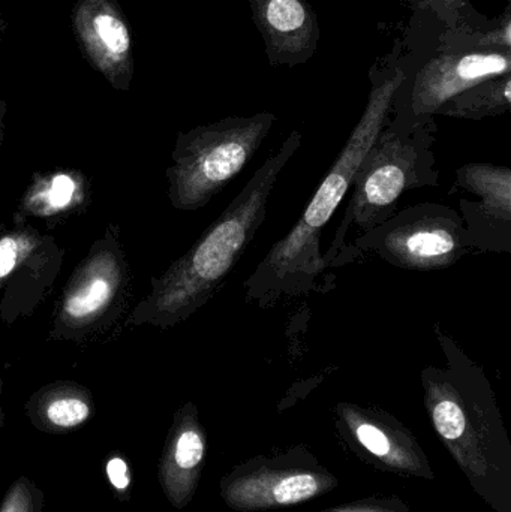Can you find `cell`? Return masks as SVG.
<instances>
[{
    "label": "cell",
    "instance_id": "1",
    "mask_svg": "<svg viewBox=\"0 0 511 512\" xmlns=\"http://www.w3.org/2000/svg\"><path fill=\"white\" fill-rule=\"evenodd\" d=\"M300 146L302 134L291 132L189 251L164 273L152 277L149 294L135 304L126 328L150 325L170 330L215 297L266 221L276 182Z\"/></svg>",
    "mask_w": 511,
    "mask_h": 512
},
{
    "label": "cell",
    "instance_id": "2",
    "mask_svg": "<svg viewBox=\"0 0 511 512\" xmlns=\"http://www.w3.org/2000/svg\"><path fill=\"white\" fill-rule=\"evenodd\" d=\"M407 83L401 69L372 83L368 104L338 158L290 233L272 246L243 283L246 301L269 309L281 301L320 291L326 273L321 236L350 192L357 170L389 120L399 89Z\"/></svg>",
    "mask_w": 511,
    "mask_h": 512
},
{
    "label": "cell",
    "instance_id": "3",
    "mask_svg": "<svg viewBox=\"0 0 511 512\" xmlns=\"http://www.w3.org/2000/svg\"><path fill=\"white\" fill-rule=\"evenodd\" d=\"M434 143V123L401 132L387 120L354 177L335 239L323 254L326 270L344 265L345 237L353 225L360 233H368L398 213V201L405 192L438 186Z\"/></svg>",
    "mask_w": 511,
    "mask_h": 512
},
{
    "label": "cell",
    "instance_id": "4",
    "mask_svg": "<svg viewBox=\"0 0 511 512\" xmlns=\"http://www.w3.org/2000/svg\"><path fill=\"white\" fill-rule=\"evenodd\" d=\"M278 117L269 111L225 117L179 132L165 171L168 200L180 212L204 209L254 158Z\"/></svg>",
    "mask_w": 511,
    "mask_h": 512
},
{
    "label": "cell",
    "instance_id": "5",
    "mask_svg": "<svg viewBox=\"0 0 511 512\" xmlns=\"http://www.w3.org/2000/svg\"><path fill=\"white\" fill-rule=\"evenodd\" d=\"M129 285L122 230L108 224L69 276L54 310L50 339L86 343L110 330L125 312Z\"/></svg>",
    "mask_w": 511,
    "mask_h": 512
},
{
    "label": "cell",
    "instance_id": "6",
    "mask_svg": "<svg viewBox=\"0 0 511 512\" xmlns=\"http://www.w3.org/2000/svg\"><path fill=\"white\" fill-rule=\"evenodd\" d=\"M464 219L458 210L435 203L398 210L395 216L368 233L360 234L348 249V258L374 254L402 270H446L474 254Z\"/></svg>",
    "mask_w": 511,
    "mask_h": 512
},
{
    "label": "cell",
    "instance_id": "7",
    "mask_svg": "<svg viewBox=\"0 0 511 512\" xmlns=\"http://www.w3.org/2000/svg\"><path fill=\"white\" fill-rule=\"evenodd\" d=\"M511 74L510 50L444 51L425 63L417 72L404 96L396 95L390 113L396 116L389 125L410 132L429 125L449 99L489 78Z\"/></svg>",
    "mask_w": 511,
    "mask_h": 512
},
{
    "label": "cell",
    "instance_id": "8",
    "mask_svg": "<svg viewBox=\"0 0 511 512\" xmlns=\"http://www.w3.org/2000/svg\"><path fill=\"white\" fill-rule=\"evenodd\" d=\"M65 251L29 222L0 227V319L14 325L30 318L62 271Z\"/></svg>",
    "mask_w": 511,
    "mask_h": 512
},
{
    "label": "cell",
    "instance_id": "9",
    "mask_svg": "<svg viewBox=\"0 0 511 512\" xmlns=\"http://www.w3.org/2000/svg\"><path fill=\"white\" fill-rule=\"evenodd\" d=\"M453 194L476 252L511 254V170L470 162L456 170Z\"/></svg>",
    "mask_w": 511,
    "mask_h": 512
},
{
    "label": "cell",
    "instance_id": "10",
    "mask_svg": "<svg viewBox=\"0 0 511 512\" xmlns=\"http://www.w3.org/2000/svg\"><path fill=\"white\" fill-rule=\"evenodd\" d=\"M75 35L89 62L117 90L131 86V32L114 0H80L74 9Z\"/></svg>",
    "mask_w": 511,
    "mask_h": 512
},
{
    "label": "cell",
    "instance_id": "11",
    "mask_svg": "<svg viewBox=\"0 0 511 512\" xmlns=\"http://www.w3.org/2000/svg\"><path fill=\"white\" fill-rule=\"evenodd\" d=\"M248 2L270 65H302L314 56L320 42V23L306 0Z\"/></svg>",
    "mask_w": 511,
    "mask_h": 512
},
{
    "label": "cell",
    "instance_id": "12",
    "mask_svg": "<svg viewBox=\"0 0 511 512\" xmlns=\"http://www.w3.org/2000/svg\"><path fill=\"white\" fill-rule=\"evenodd\" d=\"M27 418L39 432H74L96 412L92 391L75 381H56L32 394L24 405Z\"/></svg>",
    "mask_w": 511,
    "mask_h": 512
},
{
    "label": "cell",
    "instance_id": "13",
    "mask_svg": "<svg viewBox=\"0 0 511 512\" xmlns=\"http://www.w3.org/2000/svg\"><path fill=\"white\" fill-rule=\"evenodd\" d=\"M87 197V180L80 171L36 174L21 198L14 221L63 218L84 210L89 201Z\"/></svg>",
    "mask_w": 511,
    "mask_h": 512
},
{
    "label": "cell",
    "instance_id": "14",
    "mask_svg": "<svg viewBox=\"0 0 511 512\" xmlns=\"http://www.w3.org/2000/svg\"><path fill=\"white\" fill-rule=\"evenodd\" d=\"M195 408L188 403L176 415L173 433L162 457L159 478L173 504L182 505L188 493L189 475L204 457V441L198 427Z\"/></svg>",
    "mask_w": 511,
    "mask_h": 512
},
{
    "label": "cell",
    "instance_id": "15",
    "mask_svg": "<svg viewBox=\"0 0 511 512\" xmlns=\"http://www.w3.org/2000/svg\"><path fill=\"white\" fill-rule=\"evenodd\" d=\"M510 108L511 74H507L489 78L459 93L440 107L437 114L453 119L482 120L509 113Z\"/></svg>",
    "mask_w": 511,
    "mask_h": 512
},
{
    "label": "cell",
    "instance_id": "16",
    "mask_svg": "<svg viewBox=\"0 0 511 512\" xmlns=\"http://www.w3.org/2000/svg\"><path fill=\"white\" fill-rule=\"evenodd\" d=\"M44 493L27 477H20L6 492L0 512H42Z\"/></svg>",
    "mask_w": 511,
    "mask_h": 512
},
{
    "label": "cell",
    "instance_id": "17",
    "mask_svg": "<svg viewBox=\"0 0 511 512\" xmlns=\"http://www.w3.org/2000/svg\"><path fill=\"white\" fill-rule=\"evenodd\" d=\"M318 492V483L314 477L309 475H296V477L282 480L273 489V498L278 504H297L312 498Z\"/></svg>",
    "mask_w": 511,
    "mask_h": 512
},
{
    "label": "cell",
    "instance_id": "18",
    "mask_svg": "<svg viewBox=\"0 0 511 512\" xmlns=\"http://www.w3.org/2000/svg\"><path fill=\"white\" fill-rule=\"evenodd\" d=\"M470 45L480 50H510L511 48V12L510 8L504 12L500 24L492 27L488 32L471 33Z\"/></svg>",
    "mask_w": 511,
    "mask_h": 512
},
{
    "label": "cell",
    "instance_id": "19",
    "mask_svg": "<svg viewBox=\"0 0 511 512\" xmlns=\"http://www.w3.org/2000/svg\"><path fill=\"white\" fill-rule=\"evenodd\" d=\"M105 472H107L108 481H110L111 487L119 496L120 501H126L129 498V492H131L132 475L123 456H111L107 460V465H105Z\"/></svg>",
    "mask_w": 511,
    "mask_h": 512
},
{
    "label": "cell",
    "instance_id": "20",
    "mask_svg": "<svg viewBox=\"0 0 511 512\" xmlns=\"http://www.w3.org/2000/svg\"><path fill=\"white\" fill-rule=\"evenodd\" d=\"M465 5L467 0H425L420 6L434 12L450 29H456Z\"/></svg>",
    "mask_w": 511,
    "mask_h": 512
},
{
    "label": "cell",
    "instance_id": "21",
    "mask_svg": "<svg viewBox=\"0 0 511 512\" xmlns=\"http://www.w3.org/2000/svg\"><path fill=\"white\" fill-rule=\"evenodd\" d=\"M357 438L363 447L368 448L377 456H386L390 451V442L387 436L374 424L363 423L357 427Z\"/></svg>",
    "mask_w": 511,
    "mask_h": 512
},
{
    "label": "cell",
    "instance_id": "22",
    "mask_svg": "<svg viewBox=\"0 0 511 512\" xmlns=\"http://www.w3.org/2000/svg\"><path fill=\"white\" fill-rule=\"evenodd\" d=\"M5 117H6V102L0 101V153H2V144L5 140Z\"/></svg>",
    "mask_w": 511,
    "mask_h": 512
},
{
    "label": "cell",
    "instance_id": "23",
    "mask_svg": "<svg viewBox=\"0 0 511 512\" xmlns=\"http://www.w3.org/2000/svg\"><path fill=\"white\" fill-rule=\"evenodd\" d=\"M2 391H3V381L2 378H0V399H2ZM3 424V412L2 408H0V429H2Z\"/></svg>",
    "mask_w": 511,
    "mask_h": 512
}]
</instances>
